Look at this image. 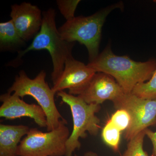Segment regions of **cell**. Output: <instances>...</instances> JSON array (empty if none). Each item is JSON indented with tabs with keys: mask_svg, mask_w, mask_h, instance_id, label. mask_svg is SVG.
Listing matches in <instances>:
<instances>
[{
	"mask_svg": "<svg viewBox=\"0 0 156 156\" xmlns=\"http://www.w3.org/2000/svg\"><path fill=\"white\" fill-rule=\"evenodd\" d=\"M88 66L96 73H103L114 78L125 93H131L137 84L149 80L156 69V60L137 62L127 56L115 55L110 44L89 62Z\"/></svg>",
	"mask_w": 156,
	"mask_h": 156,
	"instance_id": "cell-1",
	"label": "cell"
},
{
	"mask_svg": "<svg viewBox=\"0 0 156 156\" xmlns=\"http://www.w3.org/2000/svg\"><path fill=\"white\" fill-rule=\"evenodd\" d=\"M123 8L122 2L115 3L101 9L89 16L75 17L67 20L58 28L62 38L74 43L78 42L87 48L89 62L99 55L101 32L106 17L112 11Z\"/></svg>",
	"mask_w": 156,
	"mask_h": 156,
	"instance_id": "cell-2",
	"label": "cell"
},
{
	"mask_svg": "<svg viewBox=\"0 0 156 156\" xmlns=\"http://www.w3.org/2000/svg\"><path fill=\"white\" fill-rule=\"evenodd\" d=\"M42 14L43 22L40 31L34 37L31 44L25 50L19 52L17 58L19 59L32 50H48L53 62L51 79L53 85L62 73L66 61L73 57L74 43H70L62 38L58 29L56 28L54 9H49L42 12Z\"/></svg>",
	"mask_w": 156,
	"mask_h": 156,
	"instance_id": "cell-3",
	"label": "cell"
},
{
	"mask_svg": "<svg viewBox=\"0 0 156 156\" xmlns=\"http://www.w3.org/2000/svg\"><path fill=\"white\" fill-rule=\"evenodd\" d=\"M46 73L43 70L35 78L31 79L22 70L15 77L8 92L13 93L22 99L28 95L33 97L44 112L47 131H50L58 128L62 120L64 119L56 107L54 99L55 93L46 82Z\"/></svg>",
	"mask_w": 156,
	"mask_h": 156,
	"instance_id": "cell-4",
	"label": "cell"
},
{
	"mask_svg": "<svg viewBox=\"0 0 156 156\" xmlns=\"http://www.w3.org/2000/svg\"><path fill=\"white\" fill-rule=\"evenodd\" d=\"M64 103L69 106L72 115L73 129L66 143V156H73L76 150L81 147L80 138L87 136V132L93 136L98 134L100 120L95 115L100 111V105L88 104L80 97L71 95L64 91L57 92Z\"/></svg>",
	"mask_w": 156,
	"mask_h": 156,
	"instance_id": "cell-5",
	"label": "cell"
},
{
	"mask_svg": "<svg viewBox=\"0 0 156 156\" xmlns=\"http://www.w3.org/2000/svg\"><path fill=\"white\" fill-rule=\"evenodd\" d=\"M67 124L64 119L58 128L47 132L30 128L18 146L17 156H65L66 143L70 135Z\"/></svg>",
	"mask_w": 156,
	"mask_h": 156,
	"instance_id": "cell-6",
	"label": "cell"
},
{
	"mask_svg": "<svg viewBox=\"0 0 156 156\" xmlns=\"http://www.w3.org/2000/svg\"><path fill=\"white\" fill-rule=\"evenodd\" d=\"M112 102L117 110H125L131 117V124L125 133L128 141L156 125V99H143L132 93H124Z\"/></svg>",
	"mask_w": 156,
	"mask_h": 156,
	"instance_id": "cell-7",
	"label": "cell"
},
{
	"mask_svg": "<svg viewBox=\"0 0 156 156\" xmlns=\"http://www.w3.org/2000/svg\"><path fill=\"white\" fill-rule=\"evenodd\" d=\"M96 72L88 65L71 57L66 61L64 70L52 88L56 94L68 89L71 95L77 96L87 86Z\"/></svg>",
	"mask_w": 156,
	"mask_h": 156,
	"instance_id": "cell-8",
	"label": "cell"
},
{
	"mask_svg": "<svg viewBox=\"0 0 156 156\" xmlns=\"http://www.w3.org/2000/svg\"><path fill=\"white\" fill-rule=\"evenodd\" d=\"M124 93L114 78L107 74L98 72L77 96L88 104L100 105L105 101H113Z\"/></svg>",
	"mask_w": 156,
	"mask_h": 156,
	"instance_id": "cell-9",
	"label": "cell"
},
{
	"mask_svg": "<svg viewBox=\"0 0 156 156\" xmlns=\"http://www.w3.org/2000/svg\"><path fill=\"white\" fill-rule=\"evenodd\" d=\"M20 98L8 92L1 95L0 101L2 104L0 107V116L8 120L28 117L39 127L47 128V118L42 108L37 105L26 103Z\"/></svg>",
	"mask_w": 156,
	"mask_h": 156,
	"instance_id": "cell-10",
	"label": "cell"
},
{
	"mask_svg": "<svg viewBox=\"0 0 156 156\" xmlns=\"http://www.w3.org/2000/svg\"><path fill=\"white\" fill-rule=\"evenodd\" d=\"M12 22L25 41L32 39L41 30L43 14L41 9L30 3L23 2L11 6L10 14Z\"/></svg>",
	"mask_w": 156,
	"mask_h": 156,
	"instance_id": "cell-11",
	"label": "cell"
},
{
	"mask_svg": "<svg viewBox=\"0 0 156 156\" xmlns=\"http://www.w3.org/2000/svg\"><path fill=\"white\" fill-rule=\"evenodd\" d=\"M30 128L19 125H0V156H17L21 139L27 135Z\"/></svg>",
	"mask_w": 156,
	"mask_h": 156,
	"instance_id": "cell-12",
	"label": "cell"
},
{
	"mask_svg": "<svg viewBox=\"0 0 156 156\" xmlns=\"http://www.w3.org/2000/svg\"><path fill=\"white\" fill-rule=\"evenodd\" d=\"M25 43L11 20L0 23L1 50H15L24 45Z\"/></svg>",
	"mask_w": 156,
	"mask_h": 156,
	"instance_id": "cell-13",
	"label": "cell"
},
{
	"mask_svg": "<svg viewBox=\"0 0 156 156\" xmlns=\"http://www.w3.org/2000/svg\"><path fill=\"white\" fill-rule=\"evenodd\" d=\"M121 132L110 120L105 124L101 132V137L104 142L116 152L119 151Z\"/></svg>",
	"mask_w": 156,
	"mask_h": 156,
	"instance_id": "cell-14",
	"label": "cell"
},
{
	"mask_svg": "<svg viewBox=\"0 0 156 156\" xmlns=\"http://www.w3.org/2000/svg\"><path fill=\"white\" fill-rule=\"evenodd\" d=\"M131 93L143 99H156V69L149 80L137 84Z\"/></svg>",
	"mask_w": 156,
	"mask_h": 156,
	"instance_id": "cell-15",
	"label": "cell"
},
{
	"mask_svg": "<svg viewBox=\"0 0 156 156\" xmlns=\"http://www.w3.org/2000/svg\"><path fill=\"white\" fill-rule=\"evenodd\" d=\"M145 136L144 130L129 140L127 149L122 156H149L144 150V140Z\"/></svg>",
	"mask_w": 156,
	"mask_h": 156,
	"instance_id": "cell-16",
	"label": "cell"
},
{
	"mask_svg": "<svg viewBox=\"0 0 156 156\" xmlns=\"http://www.w3.org/2000/svg\"><path fill=\"white\" fill-rule=\"evenodd\" d=\"M80 2V0H58L56 4L60 13L67 21L75 17V13Z\"/></svg>",
	"mask_w": 156,
	"mask_h": 156,
	"instance_id": "cell-17",
	"label": "cell"
},
{
	"mask_svg": "<svg viewBox=\"0 0 156 156\" xmlns=\"http://www.w3.org/2000/svg\"><path fill=\"white\" fill-rule=\"evenodd\" d=\"M109 120L121 131H126L131 122L130 115L124 109L117 110Z\"/></svg>",
	"mask_w": 156,
	"mask_h": 156,
	"instance_id": "cell-18",
	"label": "cell"
},
{
	"mask_svg": "<svg viewBox=\"0 0 156 156\" xmlns=\"http://www.w3.org/2000/svg\"><path fill=\"white\" fill-rule=\"evenodd\" d=\"M146 135L147 136L152 144L153 153L152 156H156V131L154 132L150 129L147 128L145 130Z\"/></svg>",
	"mask_w": 156,
	"mask_h": 156,
	"instance_id": "cell-19",
	"label": "cell"
},
{
	"mask_svg": "<svg viewBox=\"0 0 156 156\" xmlns=\"http://www.w3.org/2000/svg\"><path fill=\"white\" fill-rule=\"evenodd\" d=\"M83 156H98L96 153L93 151H88L84 154Z\"/></svg>",
	"mask_w": 156,
	"mask_h": 156,
	"instance_id": "cell-20",
	"label": "cell"
},
{
	"mask_svg": "<svg viewBox=\"0 0 156 156\" xmlns=\"http://www.w3.org/2000/svg\"><path fill=\"white\" fill-rule=\"evenodd\" d=\"M78 156V155H77L76 154H75V156Z\"/></svg>",
	"mask_w": 156,
	"mask_h": 156,
	"instance_id": "cell-21",
	"label": "cell"
}]
</instances>
